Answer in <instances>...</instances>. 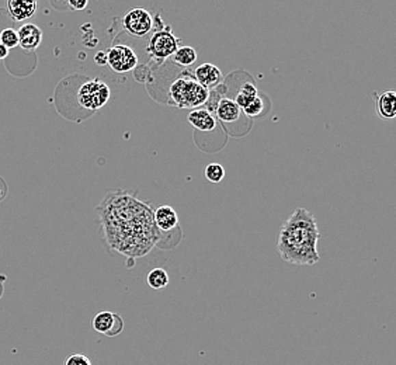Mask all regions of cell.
<instances>
[{
    "label": "cell",
    "instance_id": "obj_1",
    "mask_svg": "<svg viewBox=\"0 0 396 365\" xmlns=\"http://www.w3.org/2000/svg\"><path fill=\"white\" fill-rule=\"evenodd\" d=\"M96 213L104 245L125 258L144 257L161 241L162 232L155 225L153 208L134 193H109Z\"/></svg>",
    "mask_w": 396,
    "mask_h": 365
},
{
    "label": "cell",
    "instance_id": "obj_2",
    "mask_svg": "<svg viewBox=\"0 0 396 365\" xmlns=\"http://www.w3.org/2000/svg\"><path fill=\"white\" fill-rule=\"evenodd\" d=\"M321 232L312 213L297 208L281 225L277 249L285 263L294 266H313L319 262L318 242Z\"/></svg>",
    "mask_w": 396,
    "mask_h": 365
},
{
    "label": "cell",
    "instance_id": "obj_3",
    "mask_svg": "<svg viewBox=\"0 0 396 365\" xmlns=\"http://www.w3.org/2000/svg\"><path fill=\"white\" fill-rule=\"evenodd\" d=\"M170 104L179 109H193L202 106L209 100V90L196 82L190 75H180L169 89Z\"/></svg>",
    "mask_w": 396,
    "mask_h": 365
},
{
    "label": "cell",
    "instance_id": "obj_4",
    "mask_svg": "<svg viewBox=\"0 0 396 365\" xmlns=\"http://www.w3.org/2000/svg\"><path fill=\"white\" fill-rule=\"evenodd\" d=\"M111 96V90L107 83L100 81L98 77L86 81L79 87L76 98L79 106L89 111H97L103 109L109 103Z\"/></svg>",
    "mask_w": 396,
    "mask_h": 365
},
{
    "label": "cell",
    "instance_id": "obj_5",
    "mask_svg": "<svg viewBox=\"0 0 396 365\" xmlns=\"http://www.w3.org/2000/svg\"><path fill=\"white\" fill-rule=\"evenodd\" d=\"M180 46V40L173 34L170 27L157 30L152 34L146 45V54L156 64H163L166 59L174 55Z\"/></svg>",
    "mask_w": 396,
    "mask_h": 365
},
{
    "label": "cell",
    "instance_id": "obj_6",
    "mask_svg": "<svg viewBox=\"0 0 396 365\" xmlns=\"http://www.w3.org/2000/svg\"><path fill=\"white\" fill-rule=\"evenodd\" d=\"M105 54H107V65L116 73L131 72L138 65V55L128 45H114Z\"/></svg>",
    "mask_w": 396,
    "mask_h": 365
},
{
    "label": "cell",
    "instance_id": "obj_7",
    "mask_svg": "<svg viewBox=\"0 0 396 365\" xmlns=\"http://www.w3.org/2000/svg\"><path fill=\"white\" fill-rule=\"evenodd\" d=\"M122 25L128 34L134 37H145L153 27V18L148 10L138 8L129 10L124 16Z\"/></svg>",
    "mask_w": 396,
    "mask_h": 365
},
{
    "label": "cell",
    "instance_id": "obj_8",
    "mask_svg": "<svg viewBox=\"0 0 396 365\" xmlns=\"http://www.w3.org/2000/svg\"><path fill=\"white\" fill-rule=\"evenodd\" d=\"M92 326L100 334L116 337L124 330V321L113 312H98L92 321Z\"/></svg>",
    "mask_w": 396,
    "mask_h": 365
},
{
    "label": "cell",
    "instance_id": "obj_9",
    "mask_svg": "<svg viewBox=\"0 0 396 365\" xmlns=\"http://www.w3.org/2000/svg\"><path fill=\"white\" fill-rule=\"evenodd\" d=\"M17 36L18 46H21L24 51H36L41 45L44 37L42 30L33 23L23 24L17 30Z\"/></svg>",
    "mask_w": 396,
    "mask_h": 365
},
{
    "label": "cell",
    "instance_id": "obj_10",
    "mask_svg": "<svg viewBox=\"0 0 396 365\" xmlns=\"http://www.w3.org/2000/svg\"><path fill=\"white\" fill-rule=\"evenodd\" d=\"M6 9L12 20L25 21L36 16L38 3L36 0H9L6 3Z\"/></svg>",
    "mask_w": 396,
    "mask_h": 365
},
{
    "label": "cell",
    "instance_id": "obj_11",
    "mask_svg": "<svg viewBox=\"0 0 396 365\" xmlns=\"http://www.w3.org/2000/svg\"><path fill=\"white\" fill-rule=\"evenodd\" d=\"M196 82L200 83L207 90L217 87L222 82V72L218 66L213 64H202L194 72Z\"/></svg>",
    "mask_w": 396,
    "mask_h": 365
},
{
    "label": "cell",
    "instance_id": "obj_12",
    "mask_svg": "<svg viewBox=\"0 0 396 365\" xmlns=\"http://www.w3.org/2000/svg\"><path fill=\"white\" fill-rule=\"evenodd\" d=\"M155 225L161 232H170L179 226V215L170 205H162L153 213Z\"/></svg>",
    "mask_w": 396,
    "mask_h": 365
},
{
    "label": "cell",
    "instance_id": "obj_13",
    "mask_svg": "<svg viewBox=\"0 0 396 365\" xmlns=\"http://www.w3.org/2000/svg\"><path fill=\"white\" fill-rule=\"evenodd\" d=\"M187 121L194 129H197V131H202V133L214 131L217 126L215 117L209 113V110H202V109L192 110V113H189L187 116Z\"/></svg>",
    "mask_w": 396,
    "mask_h": 365
},
{
    "label": "cell",
    "instance_id": "obj_14",
    "mask_svg": "<svg viewBox=\"0 0 396 365\" xmlns=\"http://www.w3.org/2000/svg\"><path fill=\"white\" fill-rule=\"evenodd\" d=\"M215 114L222 122H236L242 116V110L230 98H221L215 106Z\"/></svg>",
    "mask_w": 396,
    "mask_h": 365
},
{
    "label": "cell",
    "instance_id": "obj_15",
    "mask_svg": "<svg viewBox=\"0 0 396 365\" xmlns=\"http://www.w3.org/2000/svg\"><path fill=\"white\" fill-rule=\"evenodd\" d=\"M377 111L384 120H392L396 117V93L393 90H385L378 96Z\"/></svg>",
    "mask_w": 396,
    "mask_h": 365
},
{
    "label": "cell",
    "instance_id": "obj_16",
    "mask_svg": "<svg viewBox=\"0 0 396 365\" xmlns=\"http://www.w3.org/2000/svg\"><path fill=\"white\" fill-rule=\"evenodd\" d=\"M173 61H174V64H177L183 68H189L197 61V51L190 45L179 46V49L174 52V55H173Z\"/></svg>",
    "mask_w": 396,
    "mask_h": 365
},
{
    "label": "cell",
    "instance_id": "obj_17",
    "mask_svg": "<svg viewBox=\"0 0 396 365\" xmlns=\"http://www.w3.org/2000/svg\"><path fill=\"white\" fill-rule=\"evenodd\" d=\"M256 97H259V94H257V87H256L253 83L246 82V83L242 85L241 92L236 94V98H235L233 101L237 104V106H239L241 110H243V109H246V107L249 106V104H250Z\"/></svg>",
    "mask_w": 396,
    "mask_h": 365
},
{
    "label": "cell",
    "instance_id": "obj_18",
    "mask_svg": "<svg viewBox=\"0 0 396 365\" xmlns=\"http://www.w3.org/2000/svg\"><path fill=\"white\" fill-rule=\"evenodd\" d=\"M169 281H170V278H169V274L166 273V270L159 269V267L150 270L148 277H146L148 285L150 286L152 290H156V291L166 288V286L169 285Z\"/></svg>",
    "mask_w": 396,
    "mask_h": 365
},
{
    "label": "cell",
    "instance_id": "obj_19",
    "mask_svg": "<svg viewBox=\"0 0 396 365\" xmlns=\"http://www.w3.org/2000/svg\"><path fill=\"white\" fill-rule=\"evenodd\" d=\"M204 176L209 182H214V185H217V182H221L224 180L225 169L220 163H209L204 169Z\"/></svg>",
    "mask_w": 396,
    "mask_h": 365
},
{
    "label": "cell",
    "instance_id": "obj_20",
    "mask_svg": "<svg viewBox=\"0 0 396 365\" xmlns=\"http://www.w3.org/2000/svg\"><path fill=\"white\" fill-rule=\"evenodd\" d=\"M0 44L5 45L8 49L18 46L17 31L13 29H5L2 33H0Z\"/></svg>",
    "mask_w": 396,
    "mask_h": 365
},
{
    "label": "cell",
    "instance_id": "obj_21",
    "mask_svg": "<svg viewBox=\"0 0 396 365\" xmlns=\"http://www.w3.org/2000/svg\"><path fill=\"white\" fill-rule=\"evenodd\" d=\"M261 111H263V100L260 97H256L246 109L242 110V113L246 117H257L261 114Z\"/></svg>",
    "mask_w": 396,
    "mask_h": 365
},
{
    "label": "cell",
    "instance_id": "obj_22",
    "mask_svg": "<svg viewBox=\"0 0 396 365\" xmlns=\"http://www.w3.org/2000/svg\"><path fill=\"white\" fill-rule=\"evenodd\" d=\"M64 365H92V361L83 354H72L65 360Z\"/></svg>",
    "mask_w": 396,
    "mask_h": 365
},
{
    "label": "cell",
    "instance_id": "obj_23",
    "mask_svg": "<svg viewBox=\"0 0 396 365\" xmlns=\"http://www.w3.org/2000/svg\"><path fill=\"white\" fill-rule=\"evenodd\" d=\"M68 6L73 10V12H82L88 8V0H69Z\"/></svg>",
    "mask_w": 396,
    "mask_h": 365
},
{
    "label": "cell",
    "instance_id": "obj_24",
    "mask_svg": "<svg viewBox=\"0 0 396 365\" xmlns=\"http://www.w3.org/2000/svg\"><path fill=\"white\" fill-rule=\"evenodd\" d=\"M94 64L98 65V66L107 65V54H105L104 51H98L97 54L94 55Z\"/></svg>",
    "mask_w": 396,
    "mask_h": 365
},
{
    "label": "cell",
    "instance_id": "obj_25",
    "mask_svg": "<svg viewBox=\"0 0 396 365\" xmlns=\"http://www.w3.org/2000/svg\"><path fill=\"white\" fill-rule=\"evenodd\" d=\"M8 55H9V49H8L5 45L0 44V61H2V59H6Z\"/></svg>",
    "mask_w": 396,
    "mask_h": 365
},
{
    "label": "cell",
    "instance_id": "obj_26",
    "mask_svg": "<svg viewBox=\"0 0 396 365\" xmlns=\"http://www.w3.org/2000/svg\"><path fill=\"white\" fill-rule=\"evenodd\" d=\"M3 294V281H0V298H2Z\"/></svg>",
    "mask_w": 396,
    "mask_h": 365
},
{
    "label": "cell",
    "instance_id": "obj_27",
    "mask_svg": "<svg viewBox=\"0 0 396 365\" xmlns=\"http://www.w3.org/2000/svg\"><path fill=\"white\" fill-rule=\"evenodd\" d=\"M3 197H5V191H3V190H0V201L3 200Z\"/></svg>",
    "mask_w": 396,
    "mask_h": 365
}]
</instances>
